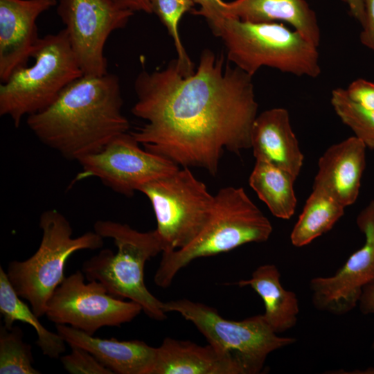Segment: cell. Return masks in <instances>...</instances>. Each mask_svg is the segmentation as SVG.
<instances>
[{"label": "cell", "instance_id": "e0dca14e", "mask_svg": "<svg viewBox=\"0 0 374 374\" xmlns=\"http://www.w3.org/2000/svg\"><path fill=\"white\" fill-rule=\"evenodd\" d=\"M57 332L69 346L91 353L107 368L118 374H150L156 348L140 340L119 341L95 337L67 325L56 324Z\"/></svg>", "mask_w": 374, "mask_h": 374}, {"label": "cell", "instance_id": "ac0fdd59", "mask_svg": "<svg viewBox=\"0 0 374 374\" xmlns=\"http://www.w3.org/2000/svg\"><path fill=\"white\" fill-rule=\"evenodd\" d=\"M150 374H242L227 353L208 344L166 337L156 348Z\"/></svg>", "mask_w": 374, "mask_h": 374}, {"label": "cell", "instance_id": "30bf717a", "mask_svg": "<svg viewBox=\"0 0 374 374\" xmlns=\"http://www.w3.org/2000/svg\"><path fill=\"white\" fill-rule=\"evenodd\" d=\"M84 279L82 270H78L56 288L46 309L51 322L93 335L103 327L129 323L143 311L138 303L110 294L100 282Z\"/></svg>", "mask_w": 374, "mask_h": 374}, {"label": "cell", "instance_id": "484cf974", "mask_svg": "<svg viewBox=\"0 0 374 374\" xmlns=\"http://www.w3.org/2000/svg\"><path fill=\"white\" fill-rule=\"evenodd\" d=\"M331 105L341 122L348 126L367 148L374 150V109L366 108L352 100L345 89L331 92Z\"/></svg>", "mask_w": 374, "mask_h": 374}, {"label": "cell", "instance_id": "7c38bea8", "mask_svg": "<svg viewBox=\"0 0 374 374\" xmlns=\"http://www.w3.org/2000/svg\"><path fill=\"white\" fill-rule=\"evenodd\" d=\"M56 11L83 74L107 73L105 44L112 33L127 26L134 12L114 0H57Z\"/></svg>", "mask_w": 374, "mask_h": 374}, {"label": "cell", "instance_id": "d4e9b609", "mask_svg": "<svg viewBox=\"0 0 374 374\" xmlns=\"http://www.w3.org/2000/svg\"><path fill=\"white\" fill-rule=\"evenodd\" d=\"M23 332L18 326L0 328V373L39 374L34 368L32 347L23 340Z\"/></svg>", "mask_w": 374, "mask_h": 374}, {"label": "cell", "instance_id": "8992f818", "mask_svg": "<svg viewBox=\"0 0 374 374\" xmlns=\"http://www.w3.org/2000/svg\"><path fill=\"white\" fill-rule=\"evenodd\" d=\"M39 226L42 235L37 251L24 260L10 261L6 272L16 293L39 318L45 315L48 300L65 278L67 259L78 251L100 249L104 238L94 231L73 238L69 221L56 209L44 211Z\"/></svg>", "mask_w": 374, "mask_h": 374}, {"label": "cell", "instance_id": "cb8c5ba5", "mask_svg": "<svg viewBox=\"0 0 374 374\" xmlns=\"http://www.w3.org/2000/svg\"><path fill=\"white\" fill-rule=\"evenodd\" d=\"M195 4L193 0H150L152 13L158 17L172 39L177 53V67L184 75L193 74L195 65L182 44L179 24L186 12H192Z\"/></svg>", "mask_w": 374, "mask_h": 374}, {"label": "cell", "instance_id": "4dcf8cb0", "mask_svg": "<svg viewBox=\"0 0 374 374\" xmlns=\"http://www.w3.org/2000/svg\"><path fill=\"white\" fill-rule=\"evenodd\" d=\"M357 305L364 314H374V279L363 287ZM372 348H374V333Z\"/></svg>", "mask_w": 374, "mask_h": 374}, {"label": "cell", "instance_id": "f1b7e54d", "mask_svg": "<svg viewBox=\"0 0 374 374\" xmlns=\"http://www.w3.org/2000/svg\"><path fill=\"white\" fill-rule=\"evenodd\" d=\"M199 6L198 10H193L191 13L203 17L211 27L227 17L226 2L222 0H193Z\"/></svg>", "mask_w": 374, "mask_h": 374}, {"label": "cell", "instance_id": "44dd1931", "mask_svg": "<svg viewBox=\"0 0 374 374\" xmlns=\"http://www.w3.org/2000/svg\"><path fill=\"white\" fill-rule=\"evenodd\" d=\"M295 180L291 174L277 166L256 161L249 184L274 216L289 220L294 215L297 203Z\"/></svg>", "mask_w": 374, "mask_h": 374}, {"label": "cell", "instance_id": "9a60e30c", "mask_svg": "<svg viewBox=\"0 0 374 374\" xmlns=\"http://www.w3.org/2000/svg\"><path fill=\"white\" fill-rule=\"evenodd\" d=\"M366 148L355 136L330 146L319 159L313 188L330 195L345 208L354 204L366 168Z\"/></svg>", "mask_w": 374, "mask_h": 374}, {"label": "cell", "instance_id": "1f68e13d", "mask_svg": "<svg viewBox=\"0 0 374 374\" xmlns=\"http://www.w3.org/2000/svg\"><path fill=\"white\" fill-rule=\"evenodd\" d=\"M121 7L132 12L152 14L150 0H114Z\"/></svg>", "mask_w": 374, "mask_h": 374}, {"label": "cell", "instance_id": "3957f363", "mask_svg": "<svg viewBox=\"0 0 374 374\" xmlns=\"http://www.w3.org/2000/svg\"><path fill=\"white\" fill-rule=\"evenodd\" d=\"M273 231L268 218L243 188L228 186L214 195L211 214L199 233L185 247L162 253L154 276L162 288L194 260L231 251L251 242H264Z\"/></svg>", "mask_w": 374, "mask_h": 374}, {"label": "cell", "instance_id": "7a4b0ae2", "mask_svg": "<svg viewBox=\"0 0 374 374\" xmlns=\"http://www.w3.org/2000/svg\"><path fill=\"white\" fill-rule=\"evenodd\" d=\"M123 105L116 75H83L48 107L27 116L26 123L44 145L78 162L100 150L114 137L129 132Z\"/></svg>", "mask_w": 374, "mask_h": 374}, {"label": "cell", "instance_id": "52a82bcc", "mask_svg": "<svg viewBox=\"0 0 374 374\" xmlns=\"http://www.w3.org/2000/svg\"><path fill=\"white\" fill-rule=\"evenodd\" d=\"M32 57L31 66L19 69L0 85V116L9 117L15 127L84 75L64 28L40 37Z\"/></svg>", "mask_w": 374, "mask_h": 374}, {"label": "cell", "instance_id": "5b68a950", "mask_svg": "<svg viewBox=\"0 0 374 374\" xmlns=\"http://www.w3.org/2000/svg\"><path fill=\"white\" fill-rule=\"evenodd\" d=\"M93 230L103 238L112 239L117 251L104 249L85 260L82 271L86 279L100 282L116 297L138 303L151 319H166L163 302L148 290L144 281L146 262L163 251L157 231L141 232L111 220L96 221Z\"/></svg>", "mask_w": 374, "mask_h": 374}, {"label": "cell", "instance_id": "9c48e42d", "mask_svg": "<svg viewBox=\"0 0 374 374\" xmlns=\"http://www.w3.org/2000/svg\"><path fill=\"white\" fill-rule=\"evenodd\" d=\"M139 191L151 203L163 252L182 248L193 240L206 222L214 202V195L188 167L150 181Z\"/></svg>", "mask_w": 374, "mask_h": 374}, {"label": "cell", "instance_id": "d6a6232c", "mask_svg": "<svg viewBox=\"0 0 374 374\" xmlns=\"http://www.w3.org/2000/svg\"><path fill=\"white\" fill-rule=\"evenodd\" d=\"M348 6L350 15L362 25L364 19L363 0H341Z\"/></svg>", "mask_w": 374, "mask_h": 374}, {"label": "cell", "instance_id": "4fadbf2b", "mask_svg": "<svg viewBox=\"0 0 374 374\" xmlns=\"http://www.w3.org/2000/svg\"><path fill=\"white\" fill-rule=\"evenodd\" d=\"M356 222L364 235L363 246L334 275L310 281L312 303L320 311L348 313L357 305L363 287L374 279V200L361 211Z\"/></svg>", "mask_w": 374, "mask_h": 374}, {"label": "cell", "instance_id": "4316f807", "mask_svg": "<svg viewBox=\"0 0 374 374\" xmlns=\"http://www.w3.org/2000/svg\"><path fill=\"white\" fill-rule=\"evenodd\" d=\"M69 354L60 357L64 368L71 374H113L114 373L85 349L70 346Z\"/></svg>", "mask_w": 374, "mask_h": 374}, {"label": "cell", "instance_id": "ba28073f", "mask_svg": "<svg viewBox=\"0 0 374 374\" xmlns=\"http://www.w3.org/2000/svg\"><path fill=\"white\" fill-rule=\"evenodd\" d=\"M163 310L166 313L177 312L193 323L208 344L236 362L242 374L260 373L270 353L296 341L278 336L262 314L241 321L228 320L213 307L184 299L163 303Z\"/></svg>", "mask_w": 374, "mask_h": 374}, {"label": "cell", "instance_id": "d6986e66", "mask_svg": "<svg viewBox=\"0 0 374 374\" xmlns=\"http://www.w3.org/2000/svg\"><path fill=\"white\" fill-rule=\"evenodd\" d=\"M227 17L251 22H284L317 46L321 29L305 0H233L226 2Z\"/></svg>", "mask_w": 374, "mask_h": 374}, {"label": "cell", "instance_id": "f546056e", "mask_svg": "<svg viewBox=\"0 0 374 374\" xmlns=\"http://www.w3.org/2000/svg\"><path fill=\"white\" fill-rule=\"evenodd\" d=\"M364 19L359 40L362 44L374 51V0H363Z\"/></svg>", "mask_w": 374, "mask_h": 374}, {"label": "cell", "instance_id": "5bb4252c", "mask_svg": "<svg viewBox=\"0 0 374 374\" xmlns=\"http://www.w3.org/2000/svg\"><path fill=\"white\" fill-rule=\"evenodd\" d=\"M57 0H0V82L28 66L37 46V20Z\"/></svg>", "mask_w": 374, "mask_h": 374}, {"label": "cell", "instance_id": "603a6c76", "mask_svg": "<svg viewBox=\"0 0 374 374\" xmlns=\"http://www.w3.org/2000/svg\"><path fill=\"white\" fill-rule=\"evenodd\" d=\"M344 208L330 195L313 188L291 232L292 244L301 247L329 231L344 215Z\"/></svg>", "mask_w": 374, "mask_h": 374}, {"label": "cell", "instance_id": "83f0119b", "mask_svg": "<svg viewBox=\"0 0 374 374\" xmlns=\"http://www.w3.org/2000/svg\"><path fill=\"white\" fill-rule=\"evenodd\" d=\"M348 97L357 104L374 109V82L358 78L345 89Z\"/></svg>", "mask_w": 374, "mask_h": 374}, {"label": "cell", "instance_id": "ffe728a7", "mask_svg": "<svg viewBox=\"0 0 374 374\" xmlns=\"http://www.w3.org/2000/svg\"><path fill=\"white\" fill-rule=\"evenodd\" d=\"M280 274L275 265L258 267L249 279L238 282L240 287L249 286L262 299L265 321L277 334L296 325L299 313L298 298L294 292L285 290L280 283Z\"/></svg>", "mask_w": 374, "mask_h": 374}, {"label": "cell", "instance_id": "7402d4cb", "mask_svg": "<svg viewBox=\"0 0 374 374\" xmlns=\"http://www.w3.org/2000/svg\"><path fill=\"white\" fill-rule=\"evenodd\" d=\"M21 299L10 284L6 272L0 267V312L3 326L10 329L17 321L30 325L37 333L36 344L42 353L51 358H58L65 352L66 343L57 332L46 329L32 308Z\"/></svg>", "mask_w": 374, "mask_h": 374}, {"label": "cell", "instance_id": "6da1fadb", "mask_svg": "<svg viewBox=\"0 0 374 374\" xmlns=\"http://www.w3.org/2000/svg\"><path fill=\"white\" fill-rule=\"evenodd\" d=\"M252 78L209 49L191 75L181 73L176 59L142 71L131 111L145 123L130 133L148 152L215 176L225 150L239 155L251 148L258 107Z\"/></svg>", "mask_w": 374, "mask_h": 374}, {"label": "cell", "instance_id": "277c9868", "mask_svg": "<svg viewBox=\"0 0 374 374\" xmlns=\"http://www.w3.org/2000/svg\"><path fill=\"white\" fill-rule=\"evenodd\" d=\"M210 28L222 41L228 61L251 77L262 66L297 77L321 75L319 47L283 23L226 17Z\"/></svg>", "mask_w": 374, "mask_h": 374}, {"label": "cell", "instance_id": "8fae6325", "mask_svg": "<svg viewBox=\"0 0 374 374\" xmlns=\"http://www.w3.org/2000/svg\"><path fill=\"white\" fill-rule=\"evenodd\" d=\"M75 181L94 177L116 193L132 197L145 184L168 176L180 167L140 146L130 132L114 137L100 150L78 161Z\"/></svg>", "mask_w": 374, "mask_h": 374}, {"label": "cell", "instance_id": "2e32d148", "mask_svg": "<svg viewBox=\"0 0 374 374\" xmlns=\"http://www.w3.org/2000/svg\"><path fill=\"white\" fill-rule=\"evenodd\" d=\"M251 148L256 161L277 166L295 179L299 175L304 157L286 109L271 108L257 115L251 130Z\"/></svg>", "mask_w": 374, "mask_h": 374}]
</instances>
